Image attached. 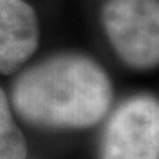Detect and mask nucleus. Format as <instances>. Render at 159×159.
<instances>
[{"label":"nucleus","instance_id":"obj_3","mask_svg":"<svg viewBox=\"0 0 159 159\" xmlns=\"http://www.w3.org/2000/svg\"><path fill=\"white\" fill-rule=\"evenodd\" d=\"M99 159H159L156 97H131L115 109L103 130Z\"/></svg>","mask_w":159,"mask_h":159},{"label":"nucleus","instance_id":"obj_4","mask_svg":"<svg viewBox=\"0 0 159 159\" xmlns=\"http://www.w3.org/2000/svg\"><path fill=\"white\" fill-rule=\"evenodd\" d=\"M39 22L24 0H0V74L11 75L34 55Z\"/></svg>","mask_w":159,"mask_h":159},{"label":"nucleus","instance_id":"obj_2","mask_svg":"<svg viewBox=\"0 0 159 159\" xmlns=\"http://www.w3.org/2000/svg\"><path fill=\"white\" fill-rule=\"evenodd\" d=\"M102 21L112 47L127 65L137 69L158 65V0H108Z\"/></svg>","mask_w":159,"mask_h":159},{"label":"nucleus","instance_id":"obj_5","mask_svg":"<svg viewBox=\"0 0 159 159\" xmlns=\"http://www.w3.org/2000/svg\"><path fill=\"white\" fill-rule=\"evenodd\" d=\"M0 159H27V142L12 116L11 105L0 89Z\"/></svg>","mask_w":159,"mask_h":159},{"label":"nucleus","instance_id":"obj_1","mask_svg":"<svg viewBox=\"0 0 159 159\" xmlns=\"http://www.w3.org/2000/svg\"><path fill=\"white\" fill-rule=\"evenodd\" d=\"M114 97L108 74L90 57L57 55L18 77L12 105L43 128H87L106 115Z\"/></svg>","mask_w":159,"mask_h":159}]
</instances>
